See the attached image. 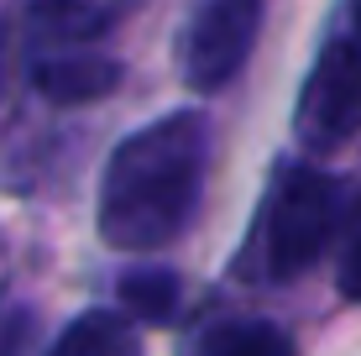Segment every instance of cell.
<instances>
[{"instance_id": "3", "label": "cell", "mask_w": 361, "mask_h": 356, "mask_svg": "<svg viewBox=\"0 0 361 356\" xmlns=\"http://www.w3.org/2000/svg\"><path fill=\"white\" fill-rule=\"evenodd\" d=\"M361 131V42L335 37L314 58L293 105V137L309 152H335Z\"/></svg>"}, {"instance_id": "10", "label": "cell", "mask_w": 361, "mask_h": 356, "mask_svg": "<svg viewBox=\"0 0 361 356\" xmlns=\"http://www.w3.org/2000/svg\"><path fill=\"white\" fill-rule=\"evenodd\" d=\"M335 288L351 304H361V236H351V247L341 252V267H335Z\"/></svg>"}, {"instance_id": "6", "label": "cell", "mask_w": 361, "mask_h": 356, "mask_svg": "<svg viewBox=\"0 0 361 356\" xmlns=\"http://www.w3.org/2000/svg\"><path fill=\"white\" fill-rule=\"evenodd\" d=\"M53 356H142V340H136L126 314L84 309L79 320H68V330L58 336Z\"/></svg>"}, {"instance_id": "5", "label": "cell", "mask_w": 361, "mask_h": 356, "mask_svg": "<svg viewBox=\"0 0 361 356\" xmlns=\"http://www.w3.org/2000/svg\"><path fill=\"white\" fill-rule=\"evenodd\" d=\"M32 84H37V94L53 100V105H94L121 84V63L105 58V53L63 47V53H47V58L32 63Z\"/></svg>"}, {"instance_id": "2", "label": "cell", "mask_w": 361, "mask_h": 356, "mask_svg": "<svg viewBox=\"0 0 361 356\" xmlns=\"http://www.w3.org/2000/svg\"><path fill=\"white\" fill-rule=\"evenodd\" d=\"M335 215H341V189L319 168H283L272 178L267 215H262V252L272 278H298L304 267H314V257L325 252Z\"/></svg>"}, {"instance_id": "1", "label": "cell", "mask_w": 361, "mask_h": 356, "mask_svg": "<svg viewBox=\"0 0 361 356\" xmlns=\"http://www.w3.org/2000/svg\"><path fill=\"white\" fill-rule=\"evenodd\" d=\"M209 163V121L199 110H173L147 121L110 152L99 173V241L116 252H157L189 231Z\"/></svg>"}, {"instance_id": "4", "label": "cell", "mask_w": 361, "mask_h": 356, "mask_svg": "<svg viewBox=\"0 0 361 356\" xmlns=\"http://www.w3.org/2000/svg\"><path fill=\"white\" fill-rule=\"evenodd\" d=\"M262 32V0H204L189 16L178 42V73L194 94L226 90L235 73L246 68Z\"/></svg>"}, {"instance_id": "9", "label": "cell", "mask_w": 361, "mask_h": 356, "mask_svg": "<svg viewBox=\"0 0 361 356\" xmlns=\"http://www.w3.org/2000/svg\"><path fill=\"white\" fill-rule=\"evenodd\" d=\"M204 356H293V340L267 320H246V325H220L204 340Z\"/></svg>"}, {"instance_id": "11", "label": "cell", "mask_w": 361, "mask_h": 356, "mask_svg": "<svg viewBox=\"0 0 361 356\" xmlns=\"http://www.w3.org/2000/svg\"><path fill=\"white\" fill-rule=\"evenodd\" d=\"M351 16H356V27H361V0H351Z\"/></svg>"}, {"instance_id": "8", "label": "cell", "mask_w": 361, "mask_h": 356, "mask_svg": "<svg viewBox=\"0 0 361 356\" xmlns=\"http://www.w3.org/2000/svg\"><path fill=\"white\" fill-rule=\"evenodd\" d=\"M121 304H126L136 320H168L178 309V273H168V267L126 273L121 278Z\"/></svg>"}, {"instance_id": "7", "label": "cell", "mask_w": 361, "mask_h": 356, "mask_svg": "<svg viewBox=\"0 0 361 356\" xmlns=\"http://www.w3.org/2000/svg\"><path fill=\"white\" fill-rule=\"evenodd\" d=\"M110 27V6L99 0H32V32L42 42H90Z\"/></svg>"}, {"instance_id": "12", "label": "cell", "mask_w": 361, "mask_h": 356, "mask_svg": "<svg viewBox=\"0 0 361 356\" xmlns=\"http://www.w3.org/2000/svg\"><path fill=\"white\" fill-rule=\"evenodd\" d=\"M0 42H6V37H0Z\"/></svg>"}]
</instances>
